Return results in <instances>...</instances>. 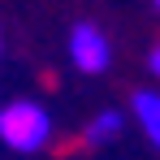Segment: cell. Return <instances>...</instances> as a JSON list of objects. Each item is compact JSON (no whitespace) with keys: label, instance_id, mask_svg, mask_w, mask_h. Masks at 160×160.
Segmentation results:
<instances>
[{"label":"cell","instance_id":"cell-1","mask_svg":"<svg viewBox=\"0 0 160 160\" xmlns=\"http://www.w3.org/2000/svg\"><path fill=\"white\" fill-rule=\"evenodd\" d=\"M48 138H52V112L39 100H9L0 108V143L9 152L30 156V152L48 147Z\"/></svg>","mask_w":160,"mask_h":160},{"label":"cell","instance_id":"cell-2","mask_svg":"<svg viewBox=\"0 0 160 160\" xmlns=\"http://www.w3.org/2000/svg\"><path fill=\"white\" fill-rule=\"evenodd\" d=\"M69 61L78 65L82 74H104L108 61H112V48H108V35L91 22H78L69 30Z\"/></svg>","mask_w":160,"mask_h":160},{"label":"cell","instance_id":"cell-3","mask_svg":"<svg viewBox=\"0 0 160 160\" xmlns=\"http://www.w3.org/2000/svg\"><path fill=\"white\" fill-rule=\"evenodd\" d=\"M130 112H134V121H138V130H143V138L160 152V95L156 91H134Z\"/></svg>","mask_w":160,"mask_h":160},{"label":"cell","instance_id":"cell-4","mask_svg":"<svg viewBox=\"0 0 160 160\" xmlns=\"http://www.w3.org/2000/svg\"><path fill=\"white\" fill-rule=\"evenodd\" d=\"M121 134V112L117 108H104V112H95L91 121H87V147H104V143H112Z\"/></svg>","mask_w":160,"mask_h":160},{"label":"cell","instance_id":"cell-5","mask_svg":"<svg viewBox=\"0 0 160 160\" xmlns=\"http://www.w3.org/2000/svg\"><path fill=\"white\" fill-rule=\"evenodd\" d=\"M147 65H152V74H156V78H160V43H156V48H152V56H147Z\"/></svg>","mask_w":160,"mask_h":160},{"label":"cell","instance_id":"cell-6","mask_svg":"<svg viewBox=\"0 0 160 160\" xmlns=\"http://www.w3.org/2000/svg\"><path fill=\"white\" fill-rule=\"evenodd\" d=\"M152 4H156V9H160V0H152Z\"/></svg>","mask_w":160,"mask_h":160}]
</instances>
